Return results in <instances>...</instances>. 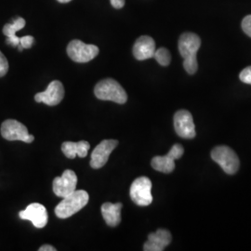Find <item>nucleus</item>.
Returning a JSON list of instances; mask_svg holds the SVG:
<instances>
[{
    "label": "nucleus",
    "instance_id": "1",
    "mask_svg": "<svg viewBox=\"0 0 251 251\" xmlns=\"http://www.w3.org/2000/svg\"><path fill=\"white\" fill-rule=\"evenodd\" d=\"M201 46L200 37L194 33H184L179 39V51L183 58V67L189 75L198 71V51Z\"/></svg>",
    "mask_w": 251,
    "mask_h": 251
},
{
    "label": "nucleus",
    "instance_id": "2",
    "mask_svg": "<svg viewBox=\"0 0 251 251\" xmlns=\"http://www.w3.org/2000/svg\"><path fill=\"white\" fill-rule=\"evenodd\" d=\"M89 194L84 190H75L55 207V214L60 219H67L81 210L89 202Z\"/></svg>",
    "mask_w": 251,
    "mask_h": 251
},
{
    "label": "nucleus",
    "instance_id": "3",
    "mask_svg": "<svg viewBox=\"0 0 251 251\" xmlns=\"http://www.w3.org/2000/svg\"><path fill=\"white\" fill-rule=\"evenodd\" d=\"M94 94L101 100H111L118 104H124L127 100V95L122 86L113 78L100 81L94 88Z\"/></svg>",
    "mask_w": 251,
    "mask_h": 251
},
{
    "label": "nucleus",
    "instance_id": "4",
    "mask_svg": "<svg viewBox=\"0 0 251 251\" xmlns=\"http://www.w3.org/2000/svg\"><path fill=\"white\" fill-rule=\"evenodd\" d=\"M211 158L220 165L225 173L230 175L236 173L240 166L237 154L233 151V149L225 145L215 147L211 152Z\"/></svg>",
    "mask_w": 251,
    "mask_h": 251
},
{
    "label": "nucleus",
    "instance_id": "5",
    "mask_svg": "<svg viewBox=\"0 0 251 251\" xmlns=\"http://www.w3.org/2000/svg\"><path fill=\"white\" fill-rule=\"evenodd\" d=\"M99 48L92 44H86L78 39H74L67 46V54L75 63H89L99 54Z\"/></svg>",
    "mask_w": 251,
    "mask_h": 251
},
{
    "label": "nucleus",
    "instance_id": "6",
    "mask_svg": "<svg viewBox=\"0 0 251 251\" xmlns=\"http://www.w3.org/2000/svg\"><path fill=\"white\" fill-rule=\"evenodd\" d=\"M129 196L136 205L149 206L152 202V181L147 177H140L132 182Z\"/></svg>",
    "mask_w": 251,
    "mask_h": 251
},
{
    "label": "nucleus",
    "instance_id": "7",
    "mask_svg": "<svg viewBox=\"0 0 251 251\" xmlns=\"http://www.w3.org/2000/svg\"><path fill=\"white\" fill-rule=\"evenodd\" d=\"M1 135L8 141H22L26 144L34 142V135L29 134L26 126L14 119H8L1 125Z\"/></svg>",
    "mask_w": 251,
    "mask_h": 251
},
{
    "label": "nucleus",
    "instance_id": "8",
    "mask_svg": "<svg viewBox=\"0 0 251 251\" xmlns=\"http://www.w3.org/2000/svg\"><path fill=\"white\" fill-rule=\"evenodd\" d=\"M183 152L184 149L180 144H174L168 154L152 158L151 162L152 169L163 173H171L175 170V160L179 159L183 155Z\"/></svg>",
    "mask_w": 251,
    "mask_h": 251
},
{
    "label": "nucleus",
    "instance_id": "9",
    "mask_svg": "<svg viewBox=\"0 0 251 251\" xmlns=\"http://www.w3.org/2000/svg\"><path fill=\"white\" fill-rule=\"evenodd\" d=\"M174 128L183 139H194L197 135L192 114L187 110H179L174 115Z\"/></svg>",
    "mask_w": 251,
    "mask_h": 251
},
{
    "label": "nucleus",
    "instance_id": "10",
    "mask_svg": "<svg viewBox=\"0 0 251 251\" xmlns=\"http://www.w3.org/2000/svg\"><path fill=\"white\" fill-rule=\"evenodd\" d=\"M118 145L117 140H104L100 142L91 153L90 167L94 170L102 168L107 163L111 152Z\"/></svg>",
    "mask_w": 251,
    "mask_h": 251
},
{
    "label": "nucleus",
    "instance_id": "11",
    "mask_svg": "<svg viewBox=\"0 0 251 251\" xmlns=\"http://www.w3.org/2000/svg\"><path fill=\"white\" fill-rule=\"evenodd\" d=\"M77 176L71 171L66 170L63 171L61 177H56L53 180L54 194L59 198H65L76 190Z\"/></svg>",
    "mask_w": 251,
    "mask_h": 251
},
{
    "label": "nucleus",
    "instance_id": "12",
    "mask_svg": "<svg viewBox=\"0 0 251 251\" xmlns=\"http://www.w3.org/2000/svg\"><path fill=\"white\" fill-rule=\"evenodd\" d=\"M64 97V88L62 82L54 80L50 82L43 92L36 94L35 100L36 102H43L49 106H55L59 104Z\"/></svg>",
    "mask_w": 251,
    "mask_h": 251
},
{
    "label": "nucleus",
    "instance_id": "13",
    "mask_svg": "<svg viewBox=\"0 0 251 251\" xmlns=\"http://www.w3.org/2000/svg\"><path fill=\"white\" fill-rule=\"evenodd\" d=\"M19 216L22 220H28L36 228H44L48 224V213L45 206L39 203H33L22 210Z\"/></svg>",
    "mask_w": 251,
    "mask_h": 251
},
{
    "label": "nucleus",
    "instance_id": "14",
    "mask_svg": "<svg viewBox=\"0 0 251 251\" xmlns=\"http://www.w3.org/2000/svg\"><path fill=\"white\" fill-rule=\"evenodd\" d=\"M171 232L166 229H158L155 233L148 235V240L144 243V251H162L171 243Z\"/></svg>",
    "mask_w": 251,
    "mask_h": 251
},
{
    "label": "nucleus",
    "instance_id": "15",
    "mask_svg": "<svg viewBox=\"0 0 251 251\" xmlns=\"http://www.w3.org/2000/svg\"><path fill=\"white\" fill-rule=\"evenodd\" d=\"M155 42L151 36H140L133 46L132 52L138 61H145L153 57Z\"/></svg>",
    "mask_w": 251,
    "mask_h": 251
},
{
    "label": "nucleus",
    "instance_id": "16",
    "mask_svg": "<svg viewBox=\"0 0 251 251\" xmlns=\"http://www.w3.org/2000/svg\"><path fill=\"white\" fill-rule=\"evenodd\" d=\"M123 205L121 203L106 202L101 206V214L106 223L111 227H117L121 223V210Z\"/></svg>",
    "mask_w": 251,
    "mask_h": 251
},
{
    "label": "nucleus",
    "instance_id": "17",
    "mask_svg": "<svg viewBox=\"0 0 251 251\" xmlns=\"http://www.w3.org/2000/svg\"><path fill=\"white\" fill-rule=\"evenodd\" d=\"M90 144L86 141H80L78 143L64 142L62 144V151L67 158L74 159L76 155L84 158L88 155Z\"/></svg>",
    "mask_w": 251,
    "mask_h": 251
},
{
    "label": "nucleus",
    "instance_id": "18",
    "mask_svg": "<svg viewBox=\"0 0 251 251\" xmlns=\"http://www.w3.org/2000/svg\"><path fill=\"white\" fill-rule=\"evenodd\" d=\"M25 20L24 18L16 19L13 24H7L3 27V34L8 36L7 43L13 47H17L20 44V37L16 36V32L20 31L25 26Z\"/></svg>",
    "mask_w": 251,
    "mask_h": 251
},
{
    "label": "nucleus",
    "instance_id": "19",
    "mask_svg": "<svg viewBox=\"0 0 251 251\" xmlns=\"http://www.w3.org/2000/svg\"><path fill=\"white\" fill-rule=\"evenodd\" d=\"M153 58L162 66H168L171 62V52L166 48H160L154 51Z\"/></svg>",
    "mask_w": 251,
    "mask_h": 251
},
{
    "label": "nucleus",
    "instance_id": "20",
    "mask_svg": "<svg viewBox=\"0 0 251 251\" xmlns=\"http://www.w3.org/2000/svg\"><path fill=\"white\" fill-rule=\"evenodd\" d=\"M9 71V62L5 55L0 51V77H3Z\"/></svg>",
    "mask_w": 251,
    "mask_h": 251
},
{
    "label": "nucleus",
    "instance_id": "21",
    "mask_svg": "<svg viewBox=\"0 0 251 251\" xmlns=\"http://www.w3.org/2000/svg\"><path fill=\"white\" fill-rule=\"evenodd\" d=\"M239 78L245 84L251 85V66H249L242 70L239 75Z\"/></svg>",
    "mask_w": 251,
    "mask_h": 251
},
{
    "label": "nucleus",
    "instance_id": "22",
    "mask_svg": "<svg viewBox=\"0 0 251 251\" xmlns=\"http://www.w3.org/2000/svg\"><path fill=\"white\" fill-rule=\"evenodd\" d=\"M243 31L251 37V15H248L242 21Z\"/></svg>",
    "mask_w": 251,
    "mask_h": 251
},
{
    "label": "nucleus",
    "instance_id": "23",
    "mask_svg": "<svg viewBox=\"0 0 251 251\" xmlns=\"http://www.w3.org/2000/svg\"><path fill=\"white\" fill-rule=\"evenodd\" d=\"M34 44V37L31 36H23L20 38V45L24 49H30Z\"/></svg>",
    "mask_w": 251,
    "mask_h": 251
},
{
    "label": "nucleus",
    "instance_id": "24",
    "mask_svg": "<svg viewBox=\"0 0 251 251\" xmlns=\"http://www.w3.org/2000/svg\"><path fill=\"white\" fill-rule=\"evenodd\" d=\"M110 2L115 9H122L125 6V0H110Z\"/></svg>",
    "mask_w": 251,
    "mask_h": 251
},
{
    "label": "nucleus",
    "instance_id": "25",
    "mask_svg": "<svg viewBox=\"0 0 251 251\" xmlns=\"http://www.w3.org/2000/svg\"><path fill=\"white\" fill-rule=\"evenodd\" d=\"M39 251H56L57 250L52 247V246H50V245H43V246H41L40 248H39Z\"/></svg>",
    "mask_w": 251,
    "mask_h": 251
},
{
    "label": "nucleus",
    "instance_id": "26",
    "mask_svg": "<svg viewBox=\"0 0 251 251\" xmlns=\"http://www.w3.org/2000/svg\"><path fill=\"white\" fill-rule=\"evenodd\" d=\"M60 3H68V2H70V1H72V0H58Z\"/></svg>",
    "mask_w": 251,
    "mask_h": 251
}]
</instances>
